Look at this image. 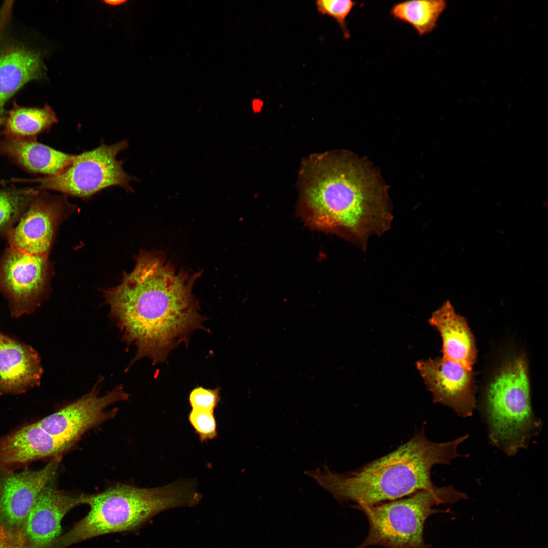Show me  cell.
Listing matches in <instances>:
<instances>
[{"mask_svg": "<svg viewBox=\"0 0 548 548\" xmlns=\"http://www.w3.org/2000/svg\"><path fill=\"white\" fill-rule=\"evenodd\" d=\"M199 274L178 269L162 254L143 252L121 284L105 292L110 314L124 340L134 344L132 363L149 358L165 361L171 351L196 330H207L193 294Z\"/></svg>", "mask_w": 548, "mask_h": 548, "instance_id": "obj_1", "label": "cell"}, {"mask_svg": "<svg viewBox=\"0 0 548 548\" xmlns=\"http://www.w3.org/2000/svg\"><path fill=\"white\" fill-rule=\"evenodd\" d=\"M306 166L303 199L318 227L339 233L362 249L389 228L387 191L368 163L344 152L314 158Z\"/></svg>", "mask_w": 548, "mask_h": 548, "instance_id": "obj_2", "label": "cell"}, {"mask_svg": "<svg viewBox=\"0 0 548 548\" xmlns=\"http://www.w3.org/2000/svg\"><path fill=\"white\" fill-rule=\"evenodd\" d=\"M466 434L443 442L429 440L424 426L395 450L352 471H332L327 464L305 474L339 502L371 506L409 496L422 490H438L431 478L435 465H449L460 454L458 446Z\"/></svg>", "mask_w": 548, "mask_h": 548, "instance_id": "obj_3", "label": "cell"}, {"mask_svg": "<svg viewBox=\"0 0 548 548\" xmlns=\"http://www.w3.org/2000/svg\"><path fill=\"white\" fill-rule=\"evenodd\" d=\"M201 498L190 480L151 488L117 484L89 495V512L61 535L53 548H66L100 535L135 530L162 511L195 505Z\"/></svg>", "mask_w": 548, "mask_h": 548, "instance_id": "obj_4", "label": "cell"}, {"mask_svg": "<svg viewBox=\"0 0 548 548\" xmlns=\"http://www.w3.org/2000/svg\"><path fill=\"white\" fill-rule=\"evenodd\" d=\"M483 416L489 442L509 456L539 434L543 424L532 409L525 358L511 359L496 374L486 391Z\"/></svg>", "mask_w": 548, "mask_h": 548, "instance_id": "obj_5", "label": "cell"}, {"mask_svg": "<svg viewBox=\"0 0 548 548\" xmlns=\"http://www.w3.org/2000/svg\"><path fill=\"white\" fill-rule=\"evenodd\" d=\"M464 493L449 485L434 492L425 490L396 500L378 504L357 505L367 518L369 530L365 540L356 548L379 546L384 548H429L423 538L424 524L432 515L447 512L434 505L454 503L466 499Z\"/></svg>", "mask_w": 548, "mask_h": 548, "instance_id": "obj_6", "label": "cell"}, {"mask_svg": "<svg viewBox=\"0 0 548 548\" xmlns=\"http://www.w3.org/2000/svg\"><path fill=\"white\" fill-rule=\"evenodd\" d=\"M126 140L108 145L101 144L75 158L61 173L30 180L15 181L37 183L41 189L59 191L77 197H89L109 187L118 186L131 191L133 179L123 168V161L116 159L118 154L126 149Z\"/></svg>", "mask_w": 548, "mask_h": 548, "instance_id": "obj_7", "label": "cell"}, {"mask_svg": "<svg viewBox=\"0 0 548 548\" xmlns=\"http://www.w3.org/2000/svg\"><path fill=\"white\" fill-rule=\"evenodd\" d=\"M48 270L47 256L10 247L6 249L0 259V292L8 300L13 317L32 313L40 305Z\"/></svg>", "mask_w": 548, "mask_h": 548, "instance_id": "obj_8", "label": "cell"}, {"mask_svg": "<svg viewBox=\"0 0 548 548\" xmlns=\"http://www.w3.org/2000/svg\"><path fill=\"white\" fill-rule=\"evenodd\" d=\"M98 381L91 391L60 410L45 417L37 424L51 435L73 444L82 434L116 414L117 409L106 411L111 405L128 399L120 385L100 396Z\"/></svg>", "mask_w": 548, "mask_h": 548, "instance_id": "obj_9", "label": "cell"}, {"mask_svg": "<svg viewBox=\"0 0 548 548\" xmlns=\"http://www.w3.org/2000/svg\"><path fill=\"white\" fill-rule=\"evenodd\" d=\"M61 460L59 456L38 470L14 473L1 472L0 527L19 532L39 494L55 476Z\"/></svg>", "mask_w": 548, "mask_h": 548, "instance_id": "obj_10", "label": "cell"}, {"mask_svg": "<svg viewBox=\"0 0 548 548\" xmlns=\"http://www.w3.org/2000/svg\"><path fill=\"white\" fill-rule=\"evenodd\" d=\"M416 366L434 403L463 417L473 415L476 399L472 370L442 357L419 360Z\"/></svg>", "mask_w": 548, "mask_h": 548, "instance_id": "obj_11", "label": "cell"}, {"mask_svg": "<svg viewBox=\"0 0 548 548\" xmlns=\"http://www.w3.org/2000/svg\"><path fill=\"white\" fill-rule=\"evenodd\" d=\"M89 495L77 494L48 484L42 491L19 532L28 548H53L61 536V522L74 507L87 504Z\"/></svg>", "mask_w": 548, "mask_h": 548, "instance_id": "obj_12", "label": "cell"}, {"mask_svg": "<svg viewBox=\"0 0 548 548\" xmlns=\"http://www.w3.org/2000/svg\"><path fill=\"white\" fill-rule=\"evenodd\" d=\"M65 198L38 194L17 225L6 234L9 247L36 255L47 256Z\"/></svg>", "mask_w": 548, "mask_h": 548, "instance_id": "obj_13", "label": "cell"}, {"mask_svg": "<svg viewBox=\"0 0 548 548\" xmlns=\"http://www.w3.org/2000/svg\"><path fill=\"white\" fill-rule=\"evenodd\" d=\"M43 372L36 350L0 331V395L21 394L39 386Z\"/></svg>", "mask_w": 548, "mask_h": 548, "instance_id": "obj_14", "label": "cell"}, {"mask_svg": "<svg viewBox=\"0 0 548 548\" xmlns=\"http://www.w3.org/2000/svg\"><path fill=\"white\" fill-rule=\"evenodd\" d=\"M72 444L47 433L36 423L0 439V472L15 465L59 455Z\"/></svg>", "mask_w": 548, "mask_h": 548, "instance_id": "obj_15", "label": "cell"}, {"mask_svg": "<svg viewBox=\"0 0 548 548\" xmlns=\"http://www.w3.org/2000/svg\"><path fill=\"white\" fill-rule=\"evenodd\" d=\"M428 321L440 334L442 358L472 370L477 351L474 337L465 319L447 301L432 313Z\"/></svg>", "mask_w": 548, "mask_h": 548, "instance_id": "obj_16", "label": "cell"}, {"mask_svg": "<svg viewBox=\"0 0 548 548\" xmlns=\"http://www.w3.org/2000/svg\"><path fill=\"white\" fill-rule=\"evenodd\" d=\"M44 65L40 53L20 45L0 52V108L27 82L41 78Z\"/></svg>", "mask_w": 548, "mask_h": 548, "instance_id": "obj_17", "label": "cell"}, {"mask_svg": "<svg viewBox=\"0 0 548 548\" xmlns=\"http://www.w3.org/2000/svg\"><path fill=\"white\" fill-rule=\"evenodd\" d=\"M0 155L11 158L29 171L57 175L74 161L76 155L67 154L31 139L6 138L0 141Z\"/></svg>", "mask_w": 548, "mask_h": 548, "instance_id": "obj_18", "label": "cell"}, {"mask_svg": "<svg viewBox=\"0 0 548 548\" xmlns=\"http://www.w3.org/2000/svg\"><path fill=\"white\" fill-rule=\"evenodd\" d=\"M443 0H414L394 4L390 15L409 24L420 36L432 32L446 7Z\"/></svg>", "mask_w": 548, "mask_h": 548, "instance_id": "obj_19", "label": "cell"}, {"mask_svg": "<svg viewBox=\"0 0 548 548\" xmlns=\"http://www.w3.org/2000/svg\"><path fill=\"white\" fill-rule=\"evenodd\" d=\"M57 122L55 112L48 106L42 108L15 106L10 111L2 134L7 138L28 139Z\"/></svg>", "mask_w": 548, "mask_h": 548, "instance_id": "obj_20", "label": "cell"}, {"mask_svg": "<svg viewBox=\"0 0 548 548\" xmlns=\"http://www.w3.org/2000/svg\"><path fill=\"white\" fill-rule=\"evenodd\" d=\"M38 194L33 189L0 191V232L10 230Z\"/></svg>", "mask_w": 548, "mask_h": 548, "instance_id": "obj_21", "label": "cell"}, {"mask_svg": "<svg viewBox=\"0 0 548 548\" xmlns=\"http://www.w3.org/2000/svg\"><path fill=\"white\" fill-rule=\"evenodd\" d=\"M315 5L317 11L322 15L333 18L342 30L344 38L349 39L350 32L347 27L346 18L356 5L351 0H318Z\"/></svg>", "mask_w": 548, "mask_h": 548, "instance_id": "obj_22", "label": "cell"}, {"mask_svg": "<svg viewBox=\"0 0 548 548\" xmlns=\"http://www.w3.org/2000/svg\"><path fill=\"white\" fill-rule=\"evenodd\" d=\"M188 419L201 442L212 440L217 437V424L214 412L192 409Z\"/></svg>", "mask_w": 548, "mask_h": 548, "instance_id": "obj_23", "label": "cell"}, {"mask_svg": "<svg viewBox=\"0 0 548 548\" xmlns=\"http://www.w3.org/2000/svg\"><path fill=\"white\" fill-rule=\"evenodd\" d=\"M220 400V388L206 389L201 386L193 389L189 396L192 409L206 410L214 412Z\"/></svg>", "mask_w": 548, "mask_h": 548, "instance_id": "obj_24", "label": "cell"}, {"mask_svg": "<svg viewBox=\"0 0 548 548\" xmlns=\"http://www.w3.org/2000/svg\"><path fill=\"white\" fill-rule=\"evenodd\" d=\"M0 548H28L19 532L7 531L0 527Z\"/></svg>", "mask_w": 548, "mask_h": 548, "instance_id": "obj_25", "label": "cell"}, {"mask_svg": "<svg viewBox=\"0 0 548 548\" xmlns=\"http://www.w3.org/2000/svg\"><path fill=\"white\" fill-rule=\"evenodd\" d=\"M125 2V1H120V0H119V1H116V0H114V1H104V2H105L106 3H107L108 4H109V5H119V4H121L122 3Z\"/></svg>", "mask_w": 548, "mask_h": 548, "instance_id": "obj_26", "label": "cell"}, {"mask_svg": "<svg viewBox=\"0 0 548 548\" xmlns=\"http://www.w3.org/2000/svg\"><path fill=\"white\" fill-rule=\"evenodd\" d=\"M3 109L0 108V123L2 121Z\"/></svg>", "mask_w": 548, "mask_h": 548, "instance_id": "obj_27", "label": "cell"}]
</instances>
